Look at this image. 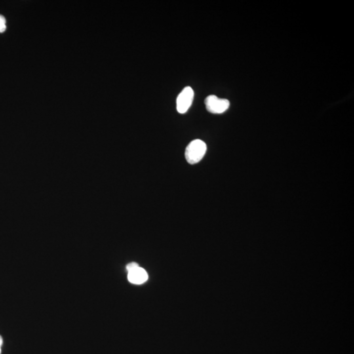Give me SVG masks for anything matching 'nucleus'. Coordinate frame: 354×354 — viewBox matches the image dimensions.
<instances>
[{
  "mask_svg": "<svg viewBox=\"0 0 354 354\" xmlns=\"http://www.w3.org/2000/svg\"><path fill=\"white\" fill-rule=\"evenodd\" d=\"M206 151V145L203 140L196 139L188 145L185 150V158L190 164H198L201 161Z\"/></svg>",
  "mask_w": 354,
  "mask_h": 354,
  "instance_id": "obj_1",
  "label": "nucleus"
},
{
  "mask_svg": "<svg viewBox=\"0 0 354 354\" xmlns=\"http://www.w3.org/2000/svg\"><path fill=\"white\" fill-rule=\"evenodd\" d=\"M194 92L193 88L187 86L183 88L176 98V110L179 114H185L192 104Z\"/></svg>",
  "mask_w": 354,
  "mask_h": 354,
  "instance_id": "obj_2",
  "label": "nucleus"
},
{
  "mask_svg": "<svg viewBox=\"0 0 354 354\" xmlns=\"http://www.w3.org/2000/svg\"><path fill=\"white\" fill-rule=\"evenodd\" d=\"M205 104L206 110L210 113L220 114L224 113L230 107L228 100L219 98L216 96H210L206 98Z\"/></svg>",
  "mask_w": 354,
  "mask_h": 354,
  "instance_id": "obj_3",
  "label": "nucleus"
},
{
  "mask_svg": "<svg viewBox=\"0 0 354 354\" xmlns=\"http://www.w3.org/2000/svg\"><path fill=\"white\" fill-rule=\"evenodd\" d=\"M128 272V280L130 283L140 285L147 281L148 276L142 268L139 266L136 262H132L126 266Z\"/></svg>",
  "mask_w": 354,
  "mask_h": 354,
  "instance_id": "obj_4",
  "label": "nucleus"
},
{
  "mask_svg": "<svg viewBox=\"0 0 354 354\" xmlns=\"http://www.w3.org/2000/svg\"><path fill=\"white\" fill-rule=\"evenodd\" d=\"M6 30V23H0V33L4 32Z\"/></svg>",
  "mask_w": 354,
  "mask_h": 354,
  "instance_id": "obj_5",
  "label": "nucleus"
},
{
  "mask_svg": "<svg viewBox=\"0 0 354 354\" xmlns=\"http://www.w3.org/2000/svg\"><path fill=\"white\" fill-rule=\"evenodd\" d=\"M0 23H6V20L4 16L0 14Z\"/></svg>",
  "mask_w": 354,
  "mask_h": 354,
  "instance_id": "obj_6",
  "label": "nucleus"
},
{
  "mask_svg": "<svg viewBox=\"0 0 354 354\" xmlns=\"http://www.w3.org/2000/svg\"><path fill=\"white\" fill-rule=\"evenodd\" d=\"M3 344V338L0 335V354L2 353V346Z\"/></svg>",
  "mask_w": 354,
  "mask_h": 354,
  "instance_id": "obj_7",
  "label": "nucleus"
}]
</instances>
